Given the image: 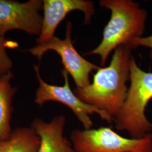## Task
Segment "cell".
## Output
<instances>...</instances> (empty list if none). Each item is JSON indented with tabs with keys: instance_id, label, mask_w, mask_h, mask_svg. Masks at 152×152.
<instances>
[{
	"instance_id": "7",
	"label": "cell",
	"mask_w": 152,
	"mask_h": 152,
	"mask_svg": "<svg viewBox=\"0 0 152 152\" xmlns=\"http://www.w3.org/2000/svg\"><path fill=\"white\" fill-rule=\"evenodd\" d=\"M43 1L29 0L20 2L0 0V34L5 36L11 30H20L28 34L38 36L42 26Z\"/></svg>"
},
{
	"instance_id": "8",
	"label": "cell",
	"mask_w": 152,
	"mask_h": 152,
	"mask_svg": "<svg viewBox=\"0 0 152 152\" xmlns=\"http://www.w3.org/2000/svg\"><path fill=\"white\" fill-rule=\"evenodd\" d=\"M42 9V26L37 44L45 42L54 37L58 26L71 11H82L85 14V24L87 25L90 24L95 14L94 2L87 0H44Z\"/></svg>"
},
{
	"instance_id": "9",
	"label": "cell",
	"mask_w": 152,
	"mask_h": 152,
	"mask_svg": "<svg viewBox=\"0 0 152 152\" xmlns=\"http://www.w3.org/2000/svg\"><path fill=\"white\" fill-rule=\"evenodd\" d=\"M65 122L63 115L55 116L49 122L38 118L33 121L31 127L41 138L38 152H76L64 135Z\"/></svg>"
},
{
	"instance_id": "3",
	"label": "cell",
	"mask_w": 152,
	"mask_h": 152,
	"mask_svg": "<svg viewBox=\"0 0 152 152\" xmlns=\"http://www.w3.org/2000/svg\"><path fill=\"white\" fill-rule=\"evenodd\" d=\"M130 86L115 127L127 131L133 139H140L152 132V124L145 116L147 105L152 99V73L142 71L132 55L130 61Z\"/></svg>"
},
{
	"instance_id": "4",
	"label": "cell",
	"mask_w": 152,
	"mask_h": 152,
	"mask_svg": "<svg viewBox=\"0 0 152 152\" xmlns=\"http://www.w3.org/2000/svg\"><path fill=\"white\" fill-rule=\"evenodd\" d=\"M71 141L76 152H152V133L140 139H129L105 127L75 129Z\"/></svg>"
},
{
	"instance_id": "13",
	"label": "cell",
	"mask_w": 152,
	"mask_h": 152,
	"mask_svg": "<svg viewBox=\"0 0 152 152\" xmlns=\"http://www.w3.org/2000/svg\"><path fill=\"white\" fill-rule=\"evenodd\" d=\"M131 47L134 49L139 46H144L151 49L150 57L152 59V34L147 37H139L133 39L129 43Z\"/></svg>"
},
{
	"instance_id": "2",
	"label": "cell",
	"mask_w": 152,
	"mask_h": 152,
	"mask_svg": "<svg viewBox=\"0 0 152 152\" xmlns=\"http://www.w3.org/2000/svg\"><path fill=\"white\" fill-rule=\"evenodd\" d=\"M99 5L111 11L110 19L104 29L97 48L84 54L98 55L101 65L105 64L111 52L135 38L141 37L145 29L147 11L132 0H101Z\"/></svg>"
},
{
	"instance_id": "10",
	"label": "cell",
	"mask_w": 152,
	"mask_h": 152,
	"mask_svg": "<svg viewBox=\"0 0 152 152\" xmlns=\"http://www.w3.org/2000/svg\"><path fill=\"white\" fill-rule=\"evenodd\" d=\"M41 138L31 127H18L0 141V152H38Z\"/></svg>"
},
{
	"instance_id": "11",
	"label": "cell",
	"mask_w": 152,
	"mask_h": 152,
	"mask_svg": "<svg viewBox=\"0 0 152 152\" xmlns=\"http://www.w3.org/2000/svg\"><path fill=\"white\" fill-rule=\"evenodd\" d=\"M13 75L11 71L0 76V141L6 140L11 134L12 100L17 87L11 84Z\"/></svg>"
},
{
	"instance_id": "1",
	"label": "cell",
	"mask_w": 152,
	"mask_h": 152,
	"mask_svg": "<svg viewBox=\"0 0 152 152\" xmlns=\"http://www.w3.org/2000/svg\"><path fill=\"white\" fill-rule=\"evenodd\" d=\"M132 49L129 44L117 48L109 66L98 69L91 83L73 90L82 102L105 112L114 121L127 95L126 82L130 79Z\"/></svg>"
},
{
	"instance_id": "6",
	"label": "cell",
	"mask_w": 152,
	"mask_h": 152,
	"mask_svg": "<svg viewBox=\"0 0 152 152\" xmlns=\"http://www.w3.org/2000/svg\"><path fill=\"white\" fill-rule=\"evenodd\" d=\"M72 27L71 22L66 23L64 39L54 36L45 42L37 44L28 51L40 60L47 51H55L59 55L64 69L72 76L77 87L83 88L91 83L90 73L94 70L97 71L100 67L86 60L76 50L71 38Z\"/></svg>"
},
{
	"instance_id": "12",
	"label": "cell",
	"mask_w": 152,
	"mask_h": 152,
	"mask_svg": "<svg viewBox=\"0 0 152 152\" xmlns=\"http://www.w3.org/2000/svg\"><path fill=\"white\" fill-rule=\"evenodd\" d=\"M18 42L8 40L5 36L0 34V76H3L11 71L13 63L7 53V48H16Z\"/></svg>"
},
{
	"instance_id": "5",
	"label": "cell",
	"mask_w": 152,
	"mask_h": 152,
	"mask_svg": "<svg viewBox=\"0 0 152 152\" xmlns=\"http://www.w3.org/2000/svg\"><path fill=\"white\" fill-rule=\"evenodd\" d=\"M34 70L39 83L38 88L36 91L34 103L39 106L42 107L49 101L56 102L65 105L75 114L85 130L91 129L93 122L89 115L94 113L98 114L102 120L109 123L114 122V120L105 112L82 102L77 98L71 90L69 82V74L65 69L61 71L64 79V85L62 86L50 85L44 81L40 75L38 66L34 65Z\"/></svg>"
}]
</instances>
